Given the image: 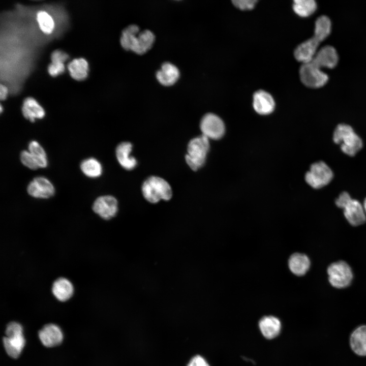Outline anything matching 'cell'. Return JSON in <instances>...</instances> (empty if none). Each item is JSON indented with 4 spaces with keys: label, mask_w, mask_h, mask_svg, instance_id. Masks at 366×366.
Here are the masks:
<instances>
[{
    "label": "cell",
    "mask_w": 366,
    "mask_h": 366,
    "mask_svg": "<svg viewBox=\"0 0 366 366\" xmlns=\"http://www.w3.org/2000/svg\"><path fill=\"white\" fill-rule=\"evenodd\" d=\"M155 39V35L150 30L145 29L140 32L137 25L131 24L122 31L120 42L125 49L142 54L150 49Z\"/></svg>",
    "instance_id": "obj_1"
},
{
    "label": "cell",
    "mask_w": 366,
    "mask_h": 366,
    "mask_svg": "<svg viewBox=\"0 0 366 366\" xmlns=\"http://www.w3.org/2000/svg\"><path fill=\"white\" fill-rule=\"evenodd\" d=\"M332 138L335 143L340 144L341 150L350 157L354 156L363 146L361 138L351 126L346 124L337 125L333 131Z\"/></svg>",
    "instance_id": "obj_2"
},
{
    "label": "cell",
    "mask_w": 366,
    "mask_h": 366,
    "mask_svg": "<svg viewBox=\"0 0 366 366\" xmlns=\"http://www.w3.org/2000/svg\"><path fill=\"white\" fill-rule=\"evenodd\" d=\"M144 198L149 202L156 203L161 200L168 201L172 196L170 185L164 179L156 176L147 178L142 186Z\"/></svg>",
    "instance_id": "obj_3"
},
{
    "label": "cell",
    "mask_w": 366,
    "mask_h": 366,
    "mask_svg": "<svg viewBox=\"0 0 366 366\" xmlns=\"http://www.w3.org/2000/svg\"><path fill=\"white\" fill-rule=\"evenodd\" d=\"M209 147V139L202 134L189 142L185 160L191 169L196 171L204 165Z\"/></svg>",
    "instance_id": "obj_4"
},
{
    "label": "cell",
    "mask_w": 366,
    "mask_h": 366,
    "mask_svg": "<svg viewBox=\"0 0 366 366\" xmlns=\"http://www.w3.org/2000/svg\"><path fill=\"white\" fill-rule=\"evenodd\" d=\"M335 204L344 209L345 218L352 226H359L366 221L363 206L358 200L352 199L348 192H342L336 199Z\"/></svg>",
    "instance_id": "obj_5"
},
{
    "label": "cell",
    "mask_w": 366,
    "mask_h": 366,
    "mask_svg": "<svg viewBox=\"0 0 366 366\" xmlns=\"http://www.w3.org/2000/svg\"><path fill=\"white\" fill-rule=\"evenodd\" d=\"M5 333L3 343L6 351L10 357L17 358L25 345L22 327L18 323L10 322L6 327Z\"/></svg>",
    "instance_id": "obj_6"
},
{
    "label": "cell",
    "mask_w": 366,
    "mask_h": 366,
    "mask_svg": "<svg viewBox=\"0 0 366 366\" xmlns=\"http://www.w3.org/2000/svg\"><path fill=\"white\" fill-rule=\"evenodd\" d=\"M333 177V173L332 170L322 161L312 164L309 170L305 174L307 183L315 189H321L327 186Z\"/></svg>",
    "instance_id": "obj_7"
},
{
    "label": "cell",
    "mask_w": 366,
    "mask_h": 366,
    "mask_svg": "<svg viewBox=\"0 0 366 366\" xmlns=\"http://www.w3.org/2000/svg\"><path fill=\"white\" fill-rule=\"evenodd\" d=\"M329 282L337 288H344L350 284L353 273L350 266L344 261L331 263L327 268Z\"/></svg>",
    "instance_id": "obj_8"
},
{
    "label": "cell",
    "mask_w": 366,
    "mask_h": 366,
    "mask_svg": "<svg viewBox=\"0 0 366 366\" xmlns=\"http://www.w3.org/2000/svg\"><path fill=\"white\" fill-rule=\"evenodd\" d=\"M299 76L303 84L311 88L321 87L328 80V75L311 61L302 64Z\"/></svg>",
    "instance_id": "obj_9"
},
{
    "label": "cell",
    "mask_w": 366,
    "mask_h": 366,
    "mask_svg": "<svg viewBox=\"0 0 366 366\" xmlns=\"http://www.w3.org/2000/svg\"><path fill=\"white\" fill-rule=\"evenodd\" d=\"M200 129L203 135L214 140L221 138L225 131V125L221 118L211 113H207L203 116L200 123Z\"/></svg>",
    "instance_id": "obj_10"
},
{
    "label": "cell",
    "mask_w": 366,
    "mask_h": 366,
    "mask_svg": "<svg viewBox=\"0 0 366 366\" xmlns=\"http://www.w3.org/2000/svg\"><path fill=\"white\" fill-rule=\"evenodd\" d=\"M92 208L102 219L110 220L116 216L118 211V202L112 196H101L95 200Z\"/></svg>",
    "instance_id": "obj_11"
},
{
    "label": "cell",
    "mask_w": 366,
    "mask_h": 366,
    "mask_svg": "<svg viewBox=\"0 0 366 366\" xmlns=\"http://www.w3.org/2000/svg\"><path fill=\"white\" fill-rule=\"evenodd\" d=\"M27 192L34 198L47 199L54 195L55 189L48 179L43 176H38L29 183Z\"/></svg>",
    "instance_id": "obj_12"
},
{
    "label": "cell",
    "mask_w": 366,
    "mask_h": 366,
    "mask_svg": "<svg viewBox=\"0 0 366 366\" xmlns=\"http://www.w3.org/2000/svg\"><path fill=\"white\" fill-rule=\"evenodd\" d=\"M323 40L314 34L311 38L298 45L295 49L294 55L302 64L310 62L318 51L320 43Z\"/></svg>",
    "instance_id": "obj_13"
},
{
    "label": "cell",
    "mask_w": 366,
    "mask_h": 366,
    "mask_svg": "<svg viewBox=\"0 0 366 366\" xmlns=\"http://www.w3.org/2000/svg\"><path fill=\"white\" fill-rule=\"evenodd\" d=\"M339 56L335 48L326 45L318 49L311 60L320 68H333L338 64Z\"/></svg>",
    "instance_id": "obj_14"
},
{
    "label": "cell",
    "mask_w": 366,
    "mask_h": 366,
    "mask_svg": "<svg viewBox=\"0 0 366 366\" xmlns=\"http://www.w3.org/2000/svg\"><path fill=\"white\" fill-rule=\"evenodd\" d=\"M253 108L259 114L271 113L275 107V102L272 96L263 90H259L253 95Z\"/></svg>",
    "instance_id": "obj_15"
},
{
    "label": "cell",
    "mask_w": 366,
    "mask_h": 366,
    "mask_svg": "<svg viewBox=\"0 0 366 366\" xmlns=\"http://www.w3.org/2000/svg\"><path fill=\"white\" fill-rule=\"evenodd\" d=\"M39 337L42 344L47 347L59 345L63 339L60 328L56 325L49 324L45 325L39 332Z\"/></svg>",
    "instance_id": "obj_16"
},
{
    "label": "cell",
    "mask_w": 366,
    "mask_h": 366,
    "mask_svg": "<svg viewBox=\"0 0 366 366\" xmlns=\"http://www.w3.org/2000/svg\"><path fill=\"white\" fill-rule=\"evenodd\" d=\"M132 144L129 142H123L116 148V159L122 167L127 170H133L137 165L136 159L131 156Z\"/></svg>",
    "instance_id": "obj_17"
},
{
    "label": "cell",
    "mask_w": 366,
    "mask_h": 366,
    "mask_svg": "<svg viewBox=\"0 0 366 366\" xmlns=\"http://www.w3.org/2000/svg\"><path fill=\"white\" fill-rule=\"evenodd\" d=\"M350 345L356 354L366 356V325H360L353 330L350 336Z\"/></svg>",
    "instance_id": "obj_18"
},
{
    "label": "cell",
    "mask_w": 366,
    "mask_h": 366,
    "mask_svg": "<svg viewBox=\"0 0 366 366\" xmlns=\"http://www.w3.org/2000/svg\"><path fill=\"white\" fill-rule=\"evenodd\" d=\"M179 71L173 64L169 62L163 63L161 69L156 73V77L159 82L165 86L174 84L178 79Z\"/></svg>",
    "instance_id": "obj_19"
},
{
    "label": "cell",
    "mask_w": 366,
    "mask_h": 366,
    "mask_svg": "<svg viewBox=\"0 0 366 366\" xmlns=\"http://www.w3.org/2000/svg\"><path fill=\"white\" fill-rule=\"evenodd\" d=\"M259 326L263 336L267 339L276 338L280 332V320L272 316L263 317L259 321Z\"/></svg>",
    "instance_id": "obj_20"
},
{
    "label": "cell",
    "mask_w": 366,
    "mask_h": 366,
    "mask_svg": "<svg viewBox=\"0 0 366 366\" xmlns=\"http://www.w3.org/2000/svg\"><path fill=\"white\" fill-rule=\"evenodd\" d=\"M22 113L25 118L33 123L36 119L43 118L45 114L43 107L32 97H27L23 101Z\"/></svg>",
    "instance_id": "obj_21"
},
{
    "label": "cell",
    "mask_w": 366,
    "mask_h": 366,
    "mask_svg": "<svg viewBox=\"0 0 366 366\" xmlns=\"http://www.w3.org/2000/svg\"><path fill=\"white\" fill-rule=\"evenodd\" d=\"M52 292L57 299L65 301L73 295L74 288L69 280L64 278H60L53 282Z\"/></svg>",
    "instance_id": "obj_22"
},
{
    "label": "cell",
    "mask_w": 366,
    "mask_h": 366,
    "mask_svg": "<svg viewBox=\"0 0 366 366\" xmlns=\"http://www.w3.org/2000/svg\"><path fill=\"white\" fill-rule=\"evenodd\" d=\"M288 266L293 273L301 276L304 275L309 270L310 261L305 254L296 253L289 258Z\"/></svg>",
    "instance_id": "obj_23"
},
{
    "label": "cell",
    "mask_w": 366,
    "mask_h": 366,
    "mask_svg": "<svg viewBox=\"0 0 366 366\" xmlns=\"http://www.w3.org/2000/svg\"><path fill=\"white\" fill-rule=\"evenodd\" d=\"M68 69L73 79L83 80L87 77L88 64L83 58H75L69 63Z\"/></svg>",
    "instance_id": "obj_24"
},
{
    "label": "cell",
    "mask_w": 366,
    "mask_h": 366,
    "mask_svg": "<svg viewBox=\"0 0 366 366\" xmlns=\"http://www.w3.org/2000/svg\"><path fill=\"white\" fill-rule=\"evenodd\" d=\"M81 171L86 176L90 178H97L102 173V166L100 162L95 158H89L83 160L80 166Z\"/></svg>",
    "instance_id": "obj_25"
},
{
    "label": "cell",
    "mask_w": 366,
    "mask_h": 366,
    "mask_svg": "<svg viewBox=\"0 0 366 366\" xmlns=\"http://www.w3.org/2000/svg\"><path fill=\"white\" fill-rule=\"evenodd\" d=\"M293 9L299 16L308 17L316 11L317 4L314 0H295L293 2Z\"/></svg>",
    "instance_id": "obj_26"
},
{
    "label": "cell",
    "mask_w": 366,
    "mask_h": 366,
    "mask_svg": "<svg viewBox=\"0 0 366 366\" xmlns=\"http://www.w3.org/2000/svg\"><path fill=\"white\" fill-rule=\"evenodd\" d=\"M28 151L35 159L39 168H46L48 160L45 150L37 141L32 140L28 143Z\"/></svg>",
    "instance_id": "obj_27"
},
{
    "label": "cell",
    "mask_w": 366,
    "mask_h": 366,
    "mask_svg": "<svg viewBox=\"0 0 366 366\" xmlns=\"http://www.w3.org/2000/svg\"><path fill=\"white\" fill-rule=\"evenodd\" d=\"M331 23L330 19L325 15L319 17L315 23L314 35L324 40L330 34Z\"/></svg>",
    "instance_id": "obj_28"
},
{
    "label": "cell",
    "mask_w": 366,
    "mask_h": 366,
    "mask_svg": "<svg viewBox=\"0 0 366 366\" xmlns=\"http://www.w3.org/2000/svg\"><path fill=\"white\" fill-rule=\"evenodd\" d=\"M37 19L40 29L45 34H50L54 29V23L51 16L45 11L37 13Z\"/></svg>",
    "instance_id": "obj_29"
},
{
    "label": "cell",
    "mask_w": 366,
    "mask_h": 366,
    "mask_svg": "<svg viewBox=\"0 0 366 366\" xmlns=\"http://www.w3.org/2000/svg\"><path fill=\"white\" fill-rule=\"evenodd\" d=\"M20 157L21 163L30 169L36 170L39 168L35 159L28 150L22 151Z\"/></svg>",
    "instance_id": "obj_30"
},
{
    "label": "cell",
    "mask_w": 366,
    "mask_h": 366,
    "mask_svg": "<svg viewBox=\"0 0 366 366\" xmlns=\"http://www.w3.org/2000/svg\"><path fill=\"white\" fill-rule=\"evenodd\" d=\"M233 4L237 8L243 10H250L253 9L257 1L255 0H233Z\"/></svg>",
    "instance_id": "obj_31"
},
{
    "label": "cell",
    "mask_w": 366,
    "mask_h": 366,
    "mask_svg": "<svg viewBox=\"0 0 366 366\" xmlns=\"http://www.w3.org/2000/svg\"><path fill=\"white\" fill-rule=\"evenodd\" d=\"M65 71V66L63 63H51L48 67V71L49 74L55 77L58 74H62Z\"/></svg>",
    "instance_id": "obj_32"
},
{
    "label": "cell",
    "mask_w": 366,
    "mask_h": 366,
    "mask_svg": "<svg viewBox=\"0 0 366 366\" xmlns=\"http://www.w3.org/2000/svg\"><path fill=\"white\" fill-rule=\"evenodd\" d=\"M69 55L66 52L59 50H55L51 55V59L52 63H64L67 59L69 58Z\"/></svg>",
    "instance_id": "obj_33"
},
{
    "label": "cell",
    "mask_w": 366,
    "mask_h": 366,
    "mask_svg": "<svg viewBox=\"0 0 366 366\" xmlns=\"http://www.w3.org/2000/svg\"><path fill=\"white\" fill-rule=\"evenodd\" d=\"M187 366H210L205 359L200 355L193 357Z\"/></svg>",
    "instance_id": "obj_34"
},
{
    "label": "cell",
    "mask_w": 366,
    "mask_h": 366,
    "mask_svg": "<svg viewBox=\"0 0 366 366\" xmlns=\"http://www.w3.org/2000/svg\"><path fill=\"white\" fill-rule=\"evenodd\" d=\"M8 93L7 87L1 84L0 85V99L1 100H4L6 99Z\"/></svg>",
    "instance_id": "obj_35"
},
{
    "label": "cell",
    "mask_w": 366,
    "mask_h": 366,
    "mask_svg": "<svg viewBox=\"0 0 366 366\" xmlns=\"http://www.w3.org/2000/svg\"><path fill=\"white\" fill-rule=\"evenodd\" d=\"M363 207L364 211L366 213V198H365V199L364 200Z\"/></svg>",
    "instance_id": "obj_36"
},
{
    "label": "cell",
    "mask_w": 366,
    "mask_h": 366,
    "mask_svg": "<svg viewBox=\"0 0 366 366\" xmlns=\"http://www.w3.org/2000/svg\"><path fill=\"white\" fill-rule=\"evenodd\" d=\"M2 111H3V107H2V105H1V112H2Z\"/></svg>",
    "instance_id": "obj_37"
}]
</instances>
